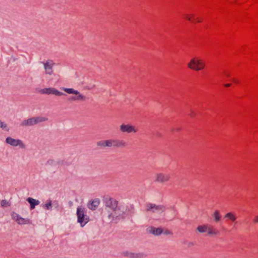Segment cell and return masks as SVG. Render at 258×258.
<instances>
[{"label": "cell", "instance_id": "cell-10", "mask_svg": "<svg viewBox=\"0 0 258 258\" xmlns=\"http://www.w3.org/2000/svg\"><path fill=\"white\" fill-rule=\"evenodd\" d=\"M120 130L122 132L128 133H135L138 131L136 127L130 124H122L120 126Z\"/></svg>", "mask_w": 258, "mask_h": 258}, {"label": "cell", "instance_id": "cell-27", "mask_svg": "<svg viewBox=\"0 0 258 258\" xmlns=\"http://www.w3.org/2000/svg\"><path fill=\"white\" fill-rule=\"evenodd\" d=\"M230 85H231V84H224V86H225V87H229V86H230Z\"/></svg>", "mask_w": 258, "mask_h": 258}, {"label": "cell", "instance_id": "cell-20", "mask_svg": "<svg viewBox=\"0 0 258 258\" xmlns=\"http://www.w3.org/2000/svg\"><path fill=\"white\" fill-rule=\"evenodd\" d=\"M85 97L83 96V95H77V96L72 97V98H70L69 99L70 100H71V101H75V100H85Z\"/></svg>", "mask_w": 258, "mask_h": 258}, {"label": "cell", "instance_id": "cell-22", "mask_svg": "<svg viewBox=\"0 0 258 258\" xmlns=\"http://www.w3.org/2000/svg\"><path fill=\"white\" fill-rule=\"evenodd\" d=\"M11 203L9 201L6 200H2L1 202V205L3 207H7L10 206Z\"/></svg>", "mask_w": 258, "mask_h": 258}, {"label": "cell", "instance_id": "cell-21", "mask_svg": "<svg viewBox=\"0 0 258 258\" xmlns=\"http://www.w3.org/2000/svg\"><path fill=\"white\" fill-rule=\"evenodd\" d=\"M225 217L226 218H227L229 219H230L231 221H233V222H234L236 220V217L232 213H227L225 215Z\"/></svg>", "mask_w": 258, "mask_h": 258}, {"label": "cell", "instance_id": "cell-25", "mask_svg": "<svg viewBox=\"0 0 258 258\" xmlns=\"http://www.w3.org/2000/svg\"><path fill=\"white\" fill-rule=\"evenodd\" d=\"M19 146H20V148H25V145L24 144L23 142H22L21 140H19Z\"/></svg>", "mask_w": 258, "mask_h": 258}, {"label": "cell", "instance_id": "cell-3", "mask_svg": "<svg viewBox=\"0 0 258 258\" xmlns=\"http://www.w3.org/2000/svg\"><path fill=\"white\" fill-rule=\"evenodd\" d=\"M205 67V62L198 58H194L188 64V67L194 71H200L203 69Z\"/></svg>", "mask_w": 258, "mask_h": 258}, {"label": "cell", "instance_id": "cell-12", "mask_svg": "<svg viewBox=\"0 0 258 258\" xmlns=\"http://www.w3.org/2000/svg\"><path fill=\"white\" fill-rule=\"evenodd\" d=\"M55 65V63L52 60H47L46 62L43 63L45 71L46 74L51 75L53 73V67Z\"/></svg>", "mask_w": 258, "mask_h": 258}, {"label": "cell", "instance_id": "cell-24", "mask_svg": "<svg viewBox=\"0 0 258 258\" xmlns=\"http://www.w3.org/2000/svg\"><path fill=\"white\" fill-rule=\"evenodd\" d=\"M1 128L3 130H5L7 132H9V128L8 127L7 124H5V122H3L1 121Z\"/></svg>", "mask_w": 258, "mask_h": 258}, {"label": "cell", "instance_id": "cell-8", "mask_svg": "<svg viewBox=\"0 0 258 258\" xmlns=\"http://www.w3.org/2000/svg\"><path fill=\"white\" fill-rule=\"evenodd\" d=\"M39 92L41 94H46V95H54L56 96H62L65 95L66 96V95L65 93H62L59 90H57L56 89L53 88H45L39 89Z\"/></svg>", "mask_w": 258, "mask_h": 258}, {"label": "cell", "instance_id": "cell-6", "mask_svg": "<svg viewBox=\"0 0 258 258\" xmlns=\"http://www.w3.org/2000/svg\"><path fill=\"white\" fill-rule=\"evenodd\" d=\"M103 201L105 205L112 210H116L118 206V201L109 196H105Z\"/></svg>", "mask_w": 258, "mask_h": 258}, {"label": "cell", "instance_id": "cell-4", "mask_svg": "<svg viewBox=\"0 0 258 258\" xmlns=\"http://www.w3.org/2000/svg\"><path fill=\"white\" fill-rule=\"evenodd\" d=\"M147 232L155 236H159L161 235H171V232L167 229L161 227H155L154 226H149L147 229Z\"/></svg>", "mask_w": 258, "mask_h": 258}, {"label": "cell", "instance_id": "cell-5", "mask_svg": "<svg viewBox=\"0 0 258 258\" xmlns=\"http://www.w3.org/2000/svg\"><path fill=\"white\" fill-rule=\"evenodd\" d=\"M48 118L46 117H34L33 118L29 119L25 121H23L21 125L23 126H33L36 124H39L40 122H44L48 120Z\"/></svg>", "mask_w": 258, "mask_h": 258}, {"label": "cell", "instance_id": "cell-7", "mask_svg": "<svg viewBox=\"0 0 258 258\" xmlns=\"http://www.w3.org/2000/svg\"><path fill=\"white\" fill-rule=\"evenodd\" d=\"M11 216L14 221H15L19 225H22L32 224V222L28 218H24L19 214L14 212H12L11 213Z\"/></svg>", "mask_w": 258, "mask_h": 258}, {"label": "cell", "instance_id": "cell-15", "mask_svg": "<svg viewBox=\"0 0 258 258\" xmlns=\"http://www.w3.org/2000/svg\"><path fill=\"white\" fill-rule=\"evenodd\" d=\"M26 201L30 204L31 210L34 209L36 206L39 205L40 204V201L33 199V198H28L26 199Z\"/></svg>", "mask_w": 258, "mask_h": 258}, {"label": "cell", "instance_id": "cell-13", "mask_svg": "<svg viewBox=\"0 0 258 258\" xmlns=\"http://www.w3.org/2000/svg\"><path fill=\"white\" fill-rule=\"evenodd\" d=\"M100 203V199L98 198L92 199L89 201L87 204V207L92 211H95V210L98 209Z\"/></svg>", "mask_w": 258, "mask_h": 258}, {"label": "cell", "instance_id": "cell-26", "mask_svg": "<svg viewBox=\"0 0 258 258\" xmlns=\"http://www.w3.org/2000/svg\"><path fill=\"white\" fill-rule=\"evenodd\" d=\"M254 222L255 223H258V216L255 217L254 219Z\"/></svg>", "mask_w": 258, "mask_h": 258}, {"label": "cell", "instance_id": "cell-16", "mask_svg": "<svg viewBox=\"0 0 258 258\" xmlns=\"http://www.w3.org/2000/svg\"><path fill=\"white\" fill-rule=\"evenodd\" d=\"M6 143L10 145L11 146L14 147H17L19 145V140H16L11 137H7L6 139Z\"/></svg>", "mask_w": 258, "mask_h": 258}, {"label": "cell", "instance_id": "cell-19", "mask_svg": "<svg viewBox=\"0 0 258 258\" xmlns=\"http://www.w3.org/2000/svg\"><path fill=\"white\" fill-rule=\"evenodd\" d=\"M53 204L51 200L48 201L46 204H44V205H43V208L46 210L51 209L53 208Z\"/></svg>", "mask_w": 258, "mask_h": 258}, {"label": "cell", "instance_id": "cell-11", "mask_svg": "<svg viewBox=\"0 0 258 258\" xmlns=\"http://www.w3.org/2000/svg\"><path fill=\"white\" fill-rule=\"evenodd\" d=\"M122 255L124 257L130 258H143L147 257V255L141 253H133L125 252L122 253Z\"/></svg>", "mask_w": 258, "mask_h": 258}, {"label": "cell", "instance_id": "cell-1", "mask_svg": "<svg viewBox=\"0 0 258 258\" xmlns=\"http://www.w3.org/2000/svg\"><path fill=\"white\" fill-rule=\"evenodd\" d=\"M76 214L77 222L79 223L81 227H84L90 221L89 217L86 215V210L82 206L78 207Z\"/></svg>", "mask_w": 258, "mask_h": 258}, {"label": "cell", "instance_id": "cell-14", "mask_svg": "<svg viewBox=\"0 0 258 258\" xmlns=\"http://www.w3.org/2000/svg\"><path fill=\"white\" fill-rule=\"evenodd\" d=\"M170 179V176L167 174H163L162 173L158 174L156 176L155 181L158 183H163L167 182L169 181Z\"/></svg>", "mask_w": 258, "mask_h": 258}, {"label": "cell", "instance_id": "cell-23", "mask_svg": "<svg viewBox=\"0 0 258 258\" xmlns=\"http://www.w3.org/2000/svg\"><path fill=\"white\" fill-rule=\"evenodd\" d=\"M214 219L216 221H219L221 218V216L220 214L219 211H215L214 213Z\"/></svg>", "mask_w": 258, "mask_h": 258}, {"label": "cell", "instance_id": "cell-2", "mask_svg": "<svg viewBox=\"0 0 258 258\" xmlns=\"http://www.w3.org/2000/svg\"><path fill=\"white\" fill-rule=\"evenodd\" d=\"M97 145L101 147H119L126 146L127 143L122 140H107L98 142Z\"/></svg>", "mask_w": 258, "mask_h": 258}, {"label": "cell", "instance_id": "cell-9", "mask_svg": "<svg viewBox=\"0 0 258 258\" xmlns=\"http://www.w3.org/2000/svg\"><path fill=\"white\" fill-rule=\"evenodd\" d=\"M147 209L148 211H152L153 212H162L165 210V207L162 205L149 204L147 205Z\"/></svg>", "mask_w": 258, "mask_h": 258}, {"label": "cell", "instance_id": "cell-18", "mask_svg": "<svg viewBox=\"0 0 258 258\" xmlns=\"http://www.w3.org/2000/svg\"><path fill=\"white\" fill-rule=\"evenodd\" d=\"M210 227V226L207 225L199 226L197 228V230L200 233H205L206 232H208L209 230Z\"/></svg>", "mask_w": 258, "mask_h": 258}, {"label": "cell", "instance_id": "cell-17", "mask_svg": "<svg viewBox=\"0 0 258 258\" xmlns=\"http://www.w3.org/2000/svg\"><path fill=\"white\" fill-rule=\"evenodd\" d=\"M60 89L62 90H63L65 92L68 93V94H71V95H80L79 92L77 90H75L73 88H66V87H61Z\"/></svg>", "mask_w": 258, "mask_h": 258}]
</instances>
